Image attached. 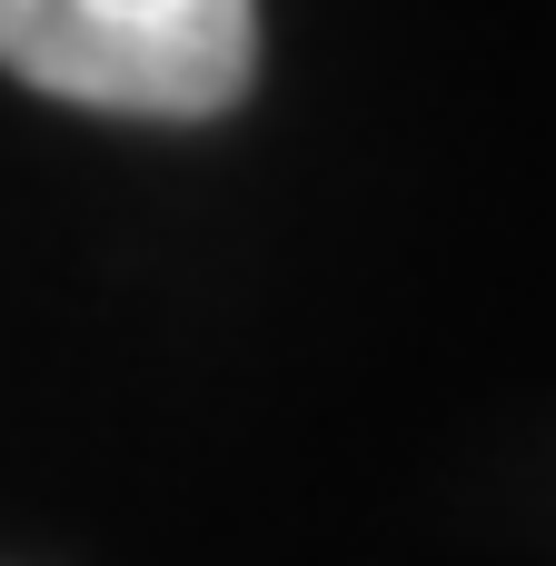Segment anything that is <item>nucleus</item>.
<instances>
[{"instance_id":"obj_1","label":"nucleus","mask_w":556,"mask_h":566,"mask_svg":"<svg viewBox=\"0 0 556 566\" xmlns=\"http://www.w3.org/2000/svg\"><path fill=\"white\" fill-rule=\"evenodd\" d=\"M0 70L119 119H219L259 70V10L249 0H0Z\"/></svg>"}]
</instances>
